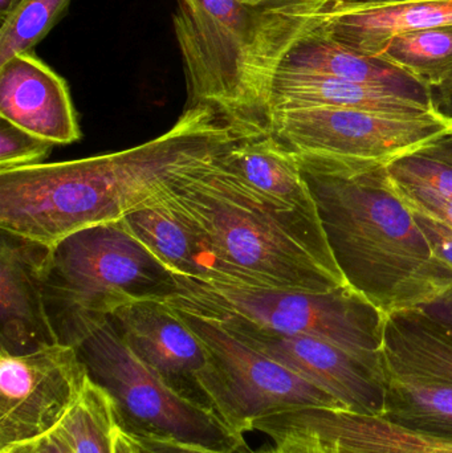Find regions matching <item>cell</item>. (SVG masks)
Masks as SVG:
<instances>
[{
	"label": "cell",
	"mask_w": 452,
	"mask_h": 453,
	"mask_svg": "<svg viewBox=\"0 0 452 453\" xmlns=\"http://www.w3.org/2000/svg\"><path fill=\"white\" fill-rule=\"evenodd\" d=\"M241 135L210 106H188L172 129L135 148L0 173V228L53 248L119 222Z\"/></svg>",
	"instance_id": "1"
},
{
	"label": "cell",
	"mask_w": 452,
	"mask_h": 453,
	"mask_svg": "<svg viewBox=\"0 0 452 453\" xmlns=\"http://www.w3.org/2000/svg\"><path fill=\"white\" fill-rule=\"evenodd\" d=\"M299 165L347 284L385 317L434 303L452 289V269L393 188L387 166Z\"/></svg>",
	"instance_id": "2"
},
{
	"label": "cell",
	"mask_w": 452,
	"mask_h": 453,
	"mask_svg": "<svg viewBox=\"0 0 452 453\" xmlns=\"http://www.w3.org/2000/svg\"><path fill=\"white\" fill-rule=\"evenodd\" d=\"M324 2L175 0L172 24L188 80V106H210L241 134L270 132L276 72L318 26Z\"/></svg>",
	"instance_id": "3"
},
{
	"label": "cell",
	"mask_w": 452,
	"mask_h": 453,
	"mask_svg": "<svg viewBox=\"0 0 452 453\" xmlns=\"http://www.w3.org/2000/svg\"><path fill=\"white\" fill-rule=\"evenodd\" d=\"M217 156L188 170L162 196L198 226L235 287L295 292L347 287L320 220L268 206Z\"/></svg>",
	"instance_id": "4"
},
{
	"label": "cell",
	"mask_w": 452,
	"mask_h": 453,
	"mask_svg": "<svg viewBox=\"0 0 452 453\" xmlns=\"http://www.w3.org/2000/svg\"><path fill=\"white\" fill-rule=\"evenodd\" d=\"M45 300L61 342L111 319L119 306L172 297L174 274L121 222L69 234L50 250Z\"/></svg>",
	"instance_id": "5"
},
{
	"label": "cell",
	"mask_w": 452,
	"mask_h": 453,
	"mask_svg": "<svg viewBox=\"0 0 452 453\" xmlns=\"http://www.w3.org/2000/svg\"><path fill=\"white\" fill-rule=\"evenodd\" d=\"M175 277V276H174ZM180 305L227 311L263 329L308 335L337 346L357 359L382 383V332L387 317L349 285L329 292H295L212 284L175 277Z\"/></svg>",
	"instance_id": "6"
},
{
	"label": "cell",
	"mask_w": 452,
	"mask_h": 453,
	"mask_svg": "<svg viewBox=\"0 0 452 453\" xmlns=\"http://www.w3.org/2000/svg\"><path fill=\"white\" fill-rule=\"evenodd\" d=\"M69 345L79 351L89 377L108 391L119 423L127 433L174 436L223 451L251 452L246 438L209 403L178 390L135 356L111 319L81 330Z\"/></svg>",
	"instance_id": "7"
},
{
	"label": "cell",
	"mask_w": 452,
	"mask_h": 453,
	"mask_svg": "<svg viewBox=\"0 0 452 453\" xmlns=\"http://www.w3.org/2000/svg\"><path fill=\"white\" fill-rule=\"evenodd\" d=\"M270 132L316 169L389 166L452 134V119L440 108L424 113H381L313 108L271 113Z\"/></svg>",
	"instance_id": "8"
},
{
	"label": "cell",
	"mask_w": 452,
	"mask_h": 453,
	"mask_svg": "<svg viewBox=\"0 0 452 453\" xmlns=\"http://www.w3.org/2000/svg\"><path fill=\"white\" fill-rule=\"evenodd\" d=\"M172 308L209 351V369L198 380L201 395L241 435L251 433L252 423L268 415L305 407H341L328 394L215 322Z\"/></svg>",
	"instance_id": "9"
},
{
	"label": "cell",
	"mask_w": 452,
	"mask_h": 453,
	"mask_svg": "<svg viewBox=\"0 0 452 453\" xmlns=\"http://www.w3.org/2000/svg\"><path fill=\"white\" fill-rule=\"evenodd\" d=\"M88 377L79 351L69 343L23 354L0 350V449L52 431Z\"/></svg>",
	"instance_id": "10"
},
{
	"label": "cell",
	"mask_w": 452,
	"mask_h": 453,
	"mask_svg": "<svg viewBox=\"0 0 452 453\" xmlns=\"http://www.w3.org/2000/svg\"><path fill=\"white\" fill-rule=\"evenodd\" d=\"M167 303L219 325L255 350L328 394L342 409L363 414H384L385 383L337 346L308 335L281 334L263 329L227 311Z\"/></svg>",
	"instance_id": "11"
},
{
	"label": "cell",
	"mask_w": 452,
	"mask_h": 453,
	"mask_svg": "<svg viewBox=\"0 0 452 453\" xmlns=\"http://www.w3.org/2000/svg\"><path fill=\"white\" fill-rule=\"evenodd\" d=\"M111 322L148 366L178 390L204 401L198 380L209 369V351L166 300L145 298L125 303L111 313Z\"/></svg>",
	"instance_id": "12"
},
{
	"label": "cell",
	"mask_w": 452,
	"mask_h": 453,
	"mask_svg": "<svg viewBox=\"0 0 452 453\" xmlns=\"http://www.w3.org/2000/svg\"><path fill=\"white\" fill-rule=\"evenodd\" d=\"M50 250L2 231L0 350L23 354L61 342L45 300Z\"/></svg>",
	"instance_id": "13"
},
{
	"label": "cell",
	"mask_w": 452,
	"mask_h": 453,
	"mask_svg": "<svg viewBox=\"0 0 452 453\" xmlns=\"http://www.w3.org/2000/svg\"><path fill=\"white\" fill-rule=\"evenodd\" d=\"M446 26L452 0H326L313 35L377 60L401 35Z\"/></svg>",
	"instance_id": "14"
},
{
	"label": "cell",
	"mask_w": 452,
	"mask_h": 453,
	"mask_svg": "<svg viewBox=\"0 0 452 453\" xmlns=\"http://www.w3.org/2000/svg\"><path fill=\"white\" fill-rule=\"evenodd\" d=\"M0 117L50 145L81 135L68 85L34 52L0 65Z\"/></svg>",
	"instance_id": "15"
},
{
	"label": "cell",
	"mask_w": 452,
	"mask_h": 453,
	"mask_svg": "<svg viewBox=\"0 0 452 453\" xmlns=\"http://www.w3.org/2000/svg\"><path fill=\"white\" fill-rule=\"evenodd\" d=\"M304 426L334 441L341 453H452V439L441 438L393 422L385 415L363 414L352 410H288L259 418L251 425Z\"/></svg>",
	"instance_id": "16"
},
{
	"label": "cell",
	"mask_w": 452,
	"mask_h": 453,
	"mask_svg": "<svg viewBox=\"0 0 452 453\" xmlns=\"http://www.w3.org/2000/svg\"><path fill=\"white\" fill-rule=\"evenodd\" d=\"M217 162L272 209L320 220L296 157L272 133L236 138Z\"/></svg>",
	"instance_id": "17"
},
{
	"label": "cell",
	"mask_w": 452,
	"mask_h": 453,
	"mask_svg": "<svg viewBox=\"0 0 452 453\" xmlns=\"http://www.w3.org/2000/svg\"><path fill=\"white\" fill-rule=\"evenodd\" d=\"M119 222L175 277L235 285L198 226L162 194Z\"/></svg>",
	"instance_id": "18"
},
{
	"label": "cell",
	"mask_w": 452,
	"mask_h": 453,
	"mask_svg": "<svg viewBox=\"0 0 452 453\" xmlns=\"http://www.w3.org/2000/svg\"><path fill=\"white\" fill-rule=\"evenodd\" d=\"M313 108L424 113L438 105L432 96L307 73L280 64L273 80L270 119L273 111Z\"/></svg>",
	"instance_id": "19"
},
{
	"label": "cell",
	"mask_w": 452,
	"mask_h": 453,
	"mask_svg": "<svg viewBox=\"0 0 452 453\" xmlns=\"http://www.w3.org/2000/svg\"><path fill=\"white\" fill-rule=\"evenodd\" d=\"M385 374L452 386V324L424 308L385 319Z\"/></svg>",
	"instance_id": "20"
},
{
	"label": "cell",
	"mask_w": 452,
	"mask_h": 453,
	"mask_svg": "<svg viewBox=\"0 0 452 453\" xmlns=\"http://www.w3.org/2000/svg\"><path fill=\"white\" fill-rule=\"evenodd\" d=\"M313 31L286 56L281 63L283 65L296 71L307 72V73L333 77V79L358 82V84L395 88V89L434 97L432 93L427 92L392 66L374 58H366L337 42L318 39L313 35Z\"/></svg>",
	"instance_id": "21"
},
{
	"label": "cell",
	"mask_w": 452,
	"mask_h": 453,
	"mask_svg": "<svg viewBox=\"0 0 452 453\" xmlns=\"http://www.w3.org/2000/svg\"><path fill=\"white\" fill-rule=\"evenodd\" d=\"M377 60L405 74L433 96L438 93V106L452 97V26L401 35Z\"/></svg>",
	"instance_id": "22"
},
{
	"label": "cell",
	"mask_w": 452,
	"mask_h": 453,
	"mask_svg": "<svg viewBox=\"0 0 452 453\" xmlns=\"http://www.w3.org/2000/svg\"><path fill=\"white\" fill-rule=\"evenodd\" d=\"M382 415L413 430L452 439V386L387 374Z\"/></svg>",
	"instance_id": "23"
},
{
	"label": "cell",
	"mask_w": 452,
	"mask_h": 453,
	"mask_svg": "<svg viewBox=\"0 0 452 453\" xmlns=\"http://www.w3.org/2000/svg\"><path fill=\"white\" fill-rule=\"evenodd\" d=\"M117 423L113 399L88 377L73 406L55 430L69 453H113L111 431Z\"/></svg>",
	"instance_id": "24"
},
{
	"label": "cell",
	"mask_w": 452,
	"mask_h": 453,
	"mask_svg": "<svg viewBox=\"0 0 452 453\" xmlns=\"http://www.w3.org/2000/svg\"><path fill=\"white\" fill-rule=\"evenodd\" d=\"M72 0H20L0 28V65L31 52L65 15Z\"/></svg>",
	"instance_id": "25"
},
{
	"label": "cell",
	"mask_w": 452,
	"mask_h": 453,
	"mask_svg": "<svg viewBox=\"0 0 452 453\" xmlns=\"http://www.w3.org/2000/svg\"><path fill=\"white\" fill-rule=\"evenodd\" d=\"M390 180L419 186L452 201V166L426 154H411L387 167Z\"/></svg>",
	"instance_id": "26"
},
{
	"label": "cell",
	"mask_w": 452,
	"mask_h": 453,
	"mask_svg": "<svg viewBox=\"0 0 452 453\" xmlns=\"http://www.w3.org/2000/svg\"><path fill=\"white\" fill-rule=\"evenodd\" d=\"M252 431L270 436L273 446L249 453H341L336 441L304 426L257 423Z\"/></svg>",
	"instance_id": "27"
},
{
	"label": "cell",
	"mask_w": 452,
	"mask_h": 453,
	"mask_svg": "<svg viewBox=\"0 0 452 453\" xmlns=\"http://www.w3.org/2000/svg\"><path fill=\"white\" fill-rule=\"evenodd\" d=\"M53 145L0 121V173L42 164Z\"/></svg>",
	"instance_id": "28"
},
{
	"label": "cell",
	"mask_w": 452,
	"mask_h": 453,
	"mask_svg": "<svg viewBox=\"0 0 452 453\" xmlns=\"http://www.w3.org/2000/svg\"><path fill=\"white\" fill-rule=\"evenodd\" d=\"M392 183L393 188H395L400 198L405 202L406 206L432 215L435 219L441 220L452 228V201L442 198L434 191L419 188V186L406 185V183H398L395 180H392Z\"/></svg>",
	"instance_id": "29"
},
{
	"label": "cell",
	"mask_w": 452,
	"mask_h": 453,
	"mask_svg": "<svg viewBox=\"0 0 452 453\" xmlns=\"http://www.w3.org/2000/svg\"><path fill=\"white\" fill-rule=\"evenodd\" d=\"M137 441L141 453H235L212 449L193 441H180L174 436L130 434Z\"/></svg>",
	"instance_id": "30"
},
{
	"label": "cell",
	"mask_w": 452,
	"mask_h": 453,
	"mask_svg": "<svg viewBox=\"0 0 452 453\" xmlns=\"http://www.w3.org/2000/svg\"><path fill=\"white\" fill-rule=\"evenodd\" d=\"M410 210L416 218L417 225L424 232L435 255L452 269V228L435 219L432 215L425 214L419 210Z\"/></svg>",
	"instance_id": "31"
},
{
	"label": "cell",
	"mask_w": 452,
	"mask_h": 453,
	"mask_svg": "<svg viewBox=\"0 0 452 453\" xmlns=\"http://www.w3.org/2000/svg\"><path fill=\"white\" fill-rule=\"evenodd\" d=\"M0 453H69L57 431L53 428L44 435L19 441L0 449Z\"/></svg>",
	"instance_id": "32"
},
{
	"label": "cell",
	"mask_w": 452,
	"mask_h": 453,
	"mask_svg": "<svg viewBox=\"0 0 452 453\" xmlns=\"http://www.w3.org/2000/svg\"><path fill=\"white\" fill-rule=\"evenodd\" d=\"M111 449L113 453H141L135 439L119 423L111 431Z\"/></svg>",
	"instance_id": "33"
},
{
	"label": "cell",
	"mask_w": 452,
	"mask_h": 453,
	"mask_svg": "<svg viewBox=\"0 0 452 453\" xmlns=\"http://www.w3.org/2000/svg\"><path fill=\"white\" fill-rule=\"evenodd\" d=\"M425 311H429L433 316L443 319L452 324V289L448 290L445 296L435 300L434 303L421 306Z\"/></svg>",
	"instance_id": "34"
},
{
	"label": "cell",
	"mask_w": 452,
	"mask_h": 453,
	"mask_svg": "<svg viewBox=\"0 0 452 453\" xmlns=\"http://www.w3.org/2000/svg\"><path fill=\"white\" fill-rule=\"evenodd\" d=\"M421 153L438 159V161L445 162V164L452 166V134L435 142L434 145L422 150Z\"/></svg>",
	"instance_id": "35"
},
{
	"label": "cell",
	"mask_w": 452,
	"mask_h": 453,
	"mask_svg": "<svg viewBox=\"0 0 452 453\" xmlns=\"http://www.w3.org/2000/svg\"><path fill=\"white\" fill-rule=\"evenodd\" d=\"M20 0H0V18L2 21L10 15L11 11L16 7Z\"/></svg>",
	"instance_id": "36"
},
{
	"label": "cell",
	"mask_w": 452,
	"mask_h": 453,
	"mask_svg": "<svg viewBox=\"0 0 452 453\" xmlns=\"http://www.w3.org/2000/svg\"><path fill=\"white\" fill-rule=\"evenodd\" d=\"M438 108L441 109V111H443V113L448 114V116H450L452 119V97L450 100L446 101L445 104H442V105L438 106Z\"/></svg>",
	"instance_id": "37"
},
{
	"label": "cell",
	"mask_w": 452,
	"mask_h": 453,
	"mask_svg": "<svg viewBox=\"0 0 452 453\" xmlns=\"http://www.w3.org/2000/svg\"><path fill=\"white\" fill-rule=\"evenodd\" d=\"M241 2L246 3L249 5H259L264 4V3L272 2V0H241Z\"/></svg>",
	"instance_id": "38"
}]
</instances>
